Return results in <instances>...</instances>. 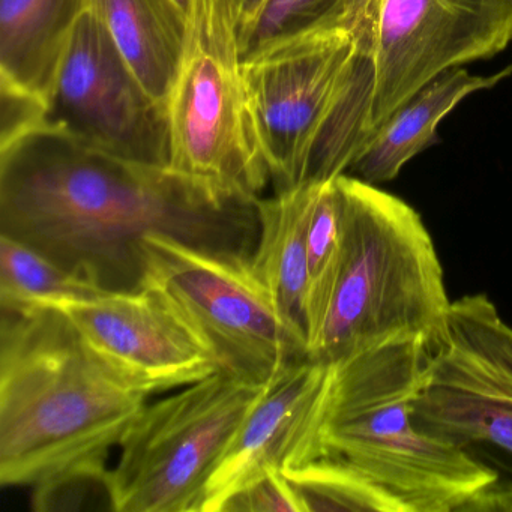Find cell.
<instances>
[{
	"instance_id": "cell-1",
	"label": "cell",
	"mask_w": 512,
	"mask_h": 512,
	"mask_svg": "<svg viewBox=\"0 0 512 512\" xmlns=\"http://www.w3.org/2000/svg\"><path fill=\"white\" fill-rule=\"evenodd\" d=\"M257 200L224 199L169 167L115 157L49 122L0 148V233L106 292L142 289L149 235L253 256Z\"/></svg>"
},
{
	"instance_id": "cell-2",
	"label": "cell",
	"mask_w": 512,
	"mask_h": 512,
	"mask_svg": "<svg viewBox=\"0 0 512 512\" xmlns=\"http://www.w3.org/2000/svg\"><path fill=\"white\" fill-rule=\"evenodd\" d=\"M151 395L119 376L53 308H2L0 484L55 509L106 488L110 455Z\"/></svg>"
},
{
	"instance_id": "cell-3",
	"label": "cell",
	"mask_w": 512,
	"mask_h": 512,
	"mask_svg": "<svg viewBox=\"0 0 512 512\" xmlns=\"http://www.w3.org/2000/svg\"><path fill=\"white\" fill-rule=\"evenodd\" d=\"M437 350L425 338H400L332 364L304 463L340 467L391 512H463L500 475L413 422V403L430 380Z\"/></svg>"
},
{
	"instance_id": "cell-4",
	"label": "cell",
	"mask_w": 512,
	"mask_h": 512,
	"mask_svg": "<svg viewBox=\"0 0 512 512\" xmlns=\"http://www.w3.org/2000/svg\"><path fill=\"white\" fill-rule=\"evenodd\" d=\"M341 248L322 328L308 358L335 364L400 338L448 341L452 302L421 215L355 176H337Z\"/></svg>"
},
{
	"instance_id": "cell-5",
	"label": "cell",
	"mask_w": 512,
	"mask_h": 512,
	"mask_svg": "<svg viewBox=\"0 0 512 512\" xmlns=\"http://www.w3.org/2000/svg\"><path fill=\"white\" fill-rule=\"evenodd\" d=\"M242 70L275 193L350 169L370 139L371 35L302 32L242 59Z\"/></svg>"
},
{
	"instance_id": "cell-6",
	"label": "cell",
	"mask_w": 512,
	"mask_h": 512,
	"mask_svg": "<svg viewBox=\"0 0 512 512\" xmlns=\"http://www.w3.org/2000/svg\"><path fill=\"white\" fill-rule=\"evenodd\" d=\"M167 112L170 170L224 199H260L271 172L242 70L235 0H191Z\"/></svg>"
},
{
	"instance_id": "cell-7",
	"label": "cell",
	"mask_w": 512,
	"mask_h": 512,
	"mask_svg": "<svg viewBox=\"0 0 512 512\" xmlns=\"http://www.w3.org/2000/svg\"><path fill=\"white\" fill-rule=\"evenodd\" d=\"M266 385L220 370L146 404L106 476L118 512H202L206 488Z\"/></svg>"
},
{
	"instance_id": "cell-8",
	"label": "cell",
	"mask_w": 512,
	"mask_h": 512,
	"mask_svg": "<svg viewBox=\"0 0 512 512\" xmlns=\"http://www.w3.org/2000/svg\"><path fill=\"white\" fill-rule=\"evenodd\" d=\"M142 245L143 286L175 305L214 352L220 370L266 385L284 365L308 358L251 257L202 250L167 235H149Z\"/></svg>"
},
{
	"instance_id": "cell-9",
	"label": "cell",
	"mask_w": 512,
	"mask_h": 512,
	"mask_svg": "<svg viewBox=\"0 0 512 512\" xmlns=\"http://www.w3.org/2000/svg\"><path fill=\"white\" fill-rule=\"evenodd\" d=\"M49 124L133 163L169 167V112L143 86L88 8L74 26L50 98Z\"/></svg>"
},
{
	"instance_id": "cell-10",
	"label": "cell",
	"mask_w": 512,
	"mask_h": 512,
	"mask_svg": "<svg viewBox=\"0 0 512 512\" xmlns=\"http://www.w3.org/2000/svg\"><path fill=\"white\" fill-rule=\"evenodd\" d=\"M370 137L439 74L512 43V0H376Z\"/></svg>"
},
{
	"instance_id": "cell-11",
	"label": "cell",
	"mask_w": 512,
	"mask_h": 512,
	"mask_svg": "<svg viewBox=\"0 0 512 512\" xmlns=\"http://www.w3.org/2000/svg\"><path fill=\"white\" fill-rule=\"evenodd\" d=\"M43 308L64 314L112 370L149 395L184 388L220 371L199 332L154 287Z\"/></svg>"
},
{
	"instance_id": "cell-12",
	"label": "cell",
	"mask_w": 512,
	"mask_h": 512,
	"mask_svg": "<svg viewBox=\"0 0 512 512\" xmlns=\"http://www.w3.org/2000/svg\"><path fill=\"white\" fill-rule=\"evenodd\" d=\"M331 373L332 364L304 358L266 383L209 481L202 512L220 511L227 497L268 470L307 460Z\"/></svg>"
},
{
	"instance_id": "cell-13",
	"label": "cell",
	"mask_w": 512,
	"mask_h": 512,
	"mask_svg": "<svg viewBox=\"0 0 512 512\" xmlns=\"http://www.w3.org/2000/svg\"><path fill=\"white\" fill-rule=\"evenodd\" d=\"M511 74L512 64L487 77L470 76L460 67L439 74L371 134L350 166V176L373 185L397 178L412 158L439 142L437 125L458 103Z\"/></svg>"
},
{
	"instance_id": "cell-14",
	"label": "cell",
	"mask_w": 512,
	"mask_h": 512,
	"mask_svg": "<svg viewBox=\"0 0 512 512\" xmlns=\"http://www.w3.org/2000/svg\"><path fill=\"white\" fill-rule=\"evenodd\" d=\"M316 190L317 181H308L257 200L260 233L251 256L254 271L307 353V233Z\"/></svg>"
},
{
	"instance_id": "cell-15",
	"label": "cell",
	"mask_w": 512,
	"mask_h": 512,
	"mask_svg": "<svg viewBox=\"0 0 512 512\" xmlns=\"http://www.w3.org/2000/svg\"><path fill=\"white\" fill-rule=\"evenodd\" d=\"M89 0H0V76L49 101Z\"/></svg>"
},
{
	"instance_id": "cell-16",
	"label": "cell",
	"mask_w": 512,
	"mask_h": 512,
	"mask_svg": "<svg viewBox=\"0 0 512 512\" xmlns=\"http://www.w3.org/2000/svg\"><path fill=\"white\" fill-rule=\"evenodd\" d=\"M152 97L167 107L187 40L188 16L173 0H89Z\"/></svg>"
},
{
	"instance_id": "cell-17",
	"label": "cell",
	"mask_w": 512,
	"mask_h": 512,
	"mask_svg": "<svg viewBox=\"0 0 512 512\" xmlns=\"http://www.w3.org/2000/svg\"><path fill=\"white\" fill-rule=\"evenodd\" d=\"M413 422L419 430L460 448L487 446L511 460L512 401L499 395L428 380L416 397Z\"/></svg>"
},
{
	"instance_id": "cell-18",
	"label": "cell",
	"mask_w": 512,
	"mask_h": 512,
	"mask_svg": "<svg viewBox=\"0 0 512 512\" xmlns=\"http://www.w3.org/2000/svg\"><path fill=\"white\" fill-rule=\"evenodd\" d=\"M104 293L109 292L65 271L35 248L0 233V308H43Z\"/></svg>"
},
{
	"instance_id": "cell-19",
	"label": "cell",
	"mask_w": 512,
	"mask_h": 512,
	"mask_svg": "<svg viewBox=\"0 0 512 512\" xmlns=\"http://www.w3.org/2000/svg\"><path fill=\"white\" fill-rule=\"evenodd\" d=\"M341 248V206L337 178L317 181L307 233L308 349L322 328L337 275Z\"/></svg>"
},
{
	"instance_id": "cell-20",
	"label": "cell",
	"mask_w": 512,
	"mask_h": 512,
	"mask_svg": "<svg viewBox=\"0 0 512 512\" xmlns=\"http://www.w3.org/2000/svg\"><path fill=\"white\" fill-rule=\"evenodd\" d=\"M355 0H269L253 28L242 35V59L263 47L314 29L344 26Z\"/></svg>"
},
{
	"instance_id": "cell-21",
	"label": "cell",
	"mask_w": 512,
	"mask_h": 512,
	"mask_svg": "<svg viewBox=\"0 0 512 512\" xmlns=\"http://www.w3.org/2000/svg\"><path fill=\"white\" fill-rule=\"evenodd\" d=\"M218 512H302L283 470L271 469L227 497Z\"/></svg>"
},
{
	"instance_id": "cell-22",
	"label": "cell",
	"mask_w": 512,
	"mask_h": 512,
	"mask_svg": "<svg viewBox=\"0 0 512 512\" xmlns=\"http://www.w3.org/2000/svg\"><path fill=\"white\" fill-rule=\"evenodd\" d=\"M0 148L49 122V101L0 76Z\"/></svg>"
},
{
	"instance_id": "cell-23",
	"label": "cell",
	"mask_w": 512,
	"mask_h": 512,
	"mask_svg": "<svg viewBox=\"0 0 512 512\" xmlns=\"http://www.w3.org/2000/svg\"><path fill=\"white\" fill-rule=\"evenodd\" d=\"M463 512H512V479L499 476L473 496Z\"/></svg>"
},
{
	"instance_id": "cell-24",
	"label": "cell",
	"mask_w": 512,
	"mask_h": 512,
	"mask_svg": "<svg viewBox=\"0 0 512 512\" xmlns=\"http://www.w3.org/2000/svg\"><path fill=\"white\" fill-rule=\"evenodd\" d=\"M269 0H235L238 13L239 38L247 34L262 14Z\"/></svg>"
},
{
	"instance_id": "cell-25",
	"label": "cell",
	"mask_w": 512,
	"mask_h": 512,
	"mask_svg": "<svg viewBox=\"0 0 512 512\" xmlns=\"http://www.w3.org/2000/svg\"><path fill=\"white\" fill-rule=\"evenodd\" d=\"M374 2L376 0H355L352 10L344 22V28L349 29L350 32L358 31V29H371L368 25H370Z\"/></svg>"
},
{
	"instance_id": "cell-26",
	"label": "cell",
	"mask_w": 512,
	"mask_h": 512,
	"mask_svg": "<svg viewBox=\"0 0 512 512\" xmlns=\"http://www.w3.org/2000/svg\"><path fill=\"white\" fill-rule=\"evenodd\" d=\"M173 2L188 16V13H190L191 0H173Z\"/></svg>"
}]
</instances>
